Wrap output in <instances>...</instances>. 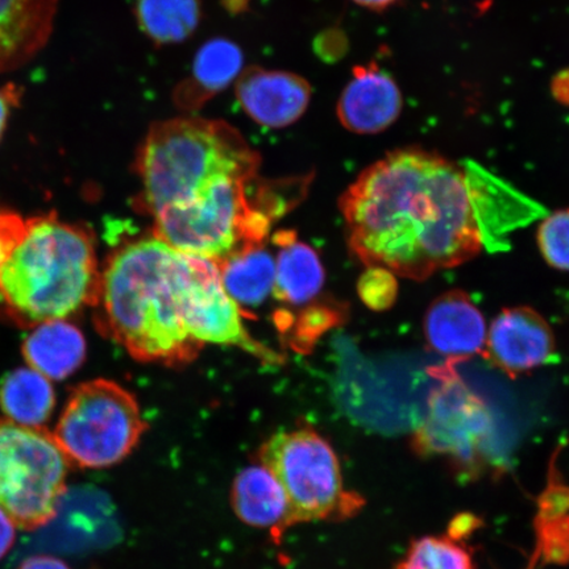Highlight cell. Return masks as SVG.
I'll list each match as a JSON object with an SVG mask.
<instances>
[{"label": "cell", "instance_id": "2e32d148", "mask_svg": "<svg viewBox=\"0 0 569 569\" xmlns=\"http://www.w3.org/2000/svg\"><path fill=\"white\" fill-rule=\"evenodd\" d=\"M244 67V56L234 42L212 39L199 48L191 73L174 91L177 107L196 111L212 97L237 82Z\"/></svg>", "mask_w": 569, "mask_h": 569}, {"label": "cell", "instance_id": "d4e9b609", "mask_svg": "<svg viewBox=\"0 0 569 569\" xmlns=\"http://www.w3.org/2000/svg\"><path fill=\"white\" fill-rule=\"evenodd\" d=\"M27 230V220L19 213L0 210V266L9 258L12 249L23 238Z\"/></svg>", "mask_w": 569, "mask_h": 569}, {"label": "cell", "instance_id": "277c9868", "mask_svg": "<svg viewBox=\"0 0 569 569\" xmlns=\"http://www.w3.org/2000/svg\"><path fill=\"white\" fill-rule=\"evenodd\" d=\"M260 156L237 128L180 117L149 128L138 151L140 203L149 216L204 193L223 178L258 177Z\"/></svg>", "mask_w": 569, "mask_h": 569}, {"label": "cell", "instance_id": "3957f363", "mask_svg": "<svg viewBox=\"0 0 569 569\" xmlns=\"http://www.w3.org/2000/svg\"><path fill=\"white\" fill-rule=\"evenodd\" d=\"M94 240L56 213L27 220V230L0 266V317L20 327L68 319L98 302Z\"/></svg>", "mask_w": 569, "mask_h": 569}, {"label": "cell", "instance_id": "9c48e42d", "mask_svg": "<svg viewBox=\"0 0 569 569\" xmlns=\"http://www.w3.org/2000/svg\"><path fill=\"white\" fill-rule=\"evenodd\" d=\"M455 365L447 361L432 372L438 386L427 400L415 447L419 452L451 460L462 471H475L488 458L493 421L487 405L462 382Z\"/></svg>", "mask_w": 569, "mask_h": 569}, {"label": "cell", "instance_id": "4fadbf2b", "mask_svg": "<svg viewBox=\"0 0 569 569\" xmlns=\"http://www.w3.org/2000/svg\"><path fill=\"white\" fill-rule=\"evenodd\" d=\"M338 118L348 131L371 134L387 130L402 110L393 78L376 66L356 67L338 101Z\"/></svg>", "mask_w": 569, "mask_h": 569}, {"label": "cell", "instance_id": "30bf717a", "mask_svg": "<svg viewBox=\"0 0 569 569\" xmlns=\"http://www.w3.org/2000/svg\"><path fill=\"white\" fill-rule=\"evenodd\" d=\"M234 92L241 110L254 123L273 130L298 122L312 96L310 83L303 77L260 67L241 71Z\"/></svg>", "mask_w": 569, "mask_h": 569}, {"label": "cell", "instance_id": "4316f807", "mask_svg": "<svg viewBox=\"0 0 569 569\" xmlns=\"http://www.w3.org/2000/svg\"><path fill=\"white\" fill-rule=\"evenodd\" d=\"M16 523L0 509V560L12 549L13 542H16Z\"/></svg>", "mask_w": 569, "mask_h": 569}, {"label": "cell", "instance_id": "6da1fadb", "mask_svg": "<svg viewBox=\"0 0 569 569\" xmlns=\"http://www.w3.org/2000/svg\"><path fill=\"white\" fill-rule=\"evenodd\" d=\"M516 191L478 163L400 149L365 170L340 199L351 252L367 267L423 281L478 256L501 232L496 208Z\"/></svg>", "mask_w": 569, "mask_h": 569}, {"label": "cell", "instance_id": "9a60e30c", "mask_svg": "<svg viewBox=\"0 0 569 569\" xmlns=\"http://www.w3.org/2000/svg\"><path fill=\"white\" fill-rule=\"evenodd\" d=\"M231 500L234 515L251 528L268 530L273 538L290 528L287 496L274 475L260 462L237 475Z\"/></svg>", "mask_w": 569, "mask_h": 569}, {"label": "cell", "instance_id": "e0dca14e", "mask_svg": "<svg viewBox=\"0 0 569 569\" xmlns=\"http://www.w3.org/2000/svg\"><path fill=\"white\" fill-rule=\"evenodd\" d=\"M27 365L48 380L67 379L87 358V340L67 319L36 326L23 345Z\"/></svg>", "mask_w": 569, "mask_h": 569}, {"label": "cell", "instance_id": "5bb4252c", "mask_svg": "<svg viewBox=\"0 0 569 569\" xmlns=\"http://www.w3.org/2000/svg\"><path fill=\"white\" fill-rule=\"evenodd\" d=\"M59 0H0V74L30 62L51 39Z\"/></svg>", "mask_w": 569, "mask_h": 569}, {"label": "cell", "instance_id": "8fae6325", "mask_svg": "<svg viewBox=\"0 0 569 569\" xmlns=\"http://www.w3.org/2000/svg\"><path fill=\"white\" fill-rule=\"evenodd\" d=\"M487 356L510 376L546 365L555 352L549 323L530 308L503 310L488 331Z\"/></svg>", "mask_w": 569, "mask_h": 569}, {"label": "cell", "instance_id": "ba28073f", "mask_svg": "<svg viewBox=\"0 0 569 569\" xmlns=\"http://www.w3.org/2000/svg\"><path fill=\"white\" fill-rule=\"evenodd\" d=\"M70 462L46 427L0 418V509L17 528H42L59 513Z\"/></svg>", "mask_w": 569, "mask_h": 569}, {"label": "cell", "instance_id": "603a6c76", "mask_svg": "<svg viewBox=\"0 0 569 569\" xmlns=\"http://www.w3.org/2000/svg\"><path fill=\"white\" fill-rule=\"evenodd\" d=\"M538 244L551 267L569 272V210L553 212L540 224Z\"/></svg>", "mask_w": 569, "mask_h": 569}, {"label": "cell", "instance_id": "ffe728a7", "mask_svg": "<svg viewBox=\"0 0 569 569\" xmlns=\"http://www.w3.org/2000/svg\"><path fill=\"white\" fill-rule=\"evenodd\" d=\"M56 395L51 383L32 368H20L0 383V409L10 421L44 427L51 418Z\"/></svg>", "mask_w": 569, "mask_h": 569}, {"label": "cell", "instance_id": "484cf974", "mask_svg": "<svg viewBox=\"0 0 569 569\" xmlns=\"http://www.w3.org/2000/svg\"><path fill=\"white\" fill-rule=\"evenodd\" d=\"M23 98V90L16 83H6L0 88V141L9 127L12 112L18 109Z\"/></svg>", "mask_w": 569, "mask_h": 569}, {"label": "cell", "instance_id": "44dd1931", "mask_svg": "<svg viewBox=\"0 0 569 569\" xmlns=\"http://www.w3.org/2000/svg\"><path fill=\"white\" fill-rule=\"evenodd\" d=\"M140 30L159 46L188 40L201 21L199 0H138Z\"/></svg>", "mask_w": 569, "mask_h": 569}, {"label": "cell", "instance_id": "7c38bea8", "mask_svg": "<svg viewBox=\"0 0 569 569\" xmlns=\"http://www.w3.org/2000/svg\"><path fill=\"white\" fill-rule=\"evenodd\" d=\"M423 330L431 350L448 361L458 362L486 351V319L462 291H448L437 298L426 312Z\"/></svg>", "mask_w": 569, "mask_h": 569}, {"label": "cell", "instance_id": "f546056e", "mask_svg": "<svg viewBox=\"0 0 569 569\" xmlns=\"http://www.w3.org/2000/svg\"><path fill=\"white\" fill-rule=\"evenodd\" d=\"M353 2L366 7V9L383 10L387 9V7L390 4L397 2V0H353Z\"/></svg>", "mask_w": 569, "mask_h": 569}, {"label": "cell", "instance_id": "ac0fdd59", "mask_svg": "<svg viewBox=\"0 0 569 569\" xmlns=\"http://www.w3.org/2000/svg\"><path fill=\"white\" fill-rule=\"evenodd\" d=\"M274 241L280 248L276 259L274 296L293 306L315 300L326 279L318 253L297 240L293 232L277 233Z\"/></svg>", "mask_w": 569, "mask_h": 569}, {"label": "cell", "instance_id": "7402d4cb", "mask_svg": "<svg viewBox=\"0 0 569 569\" xmlns=\"http://www.w3.org/2000/svg\"><path fill=\"white\" fill-rule=\"evenodd\" d=\"M400 569H475L471 557L453 540L423 538L412 545Z\"/></svg>", "mask_w": 569, "mask_h": 569}, {"label": "cell", "instance_id": "7a4b0ae2", "mask_svg": "<svg viewBox=\"0 0 569 569\" xmlns=\"http://www.w3.org/2000/svg\"><path fill=\"white\" fill-rule=\"evenodd\" d=\"M198 258L154 234L119 247L101 272L98 329L138 360L178 366L196 359L203 346L187 320Z\"/></svg>", "mask_w": 569, "mask_h": 569}, {"label": "cell", "instance_id": "d6986e66", "mask_svg": "<svg viewBox=\"0 0 569 569\" xmlns=\"http://www.w3.org/2000/svg\"><path fill=\"white\" fill-rule=\"evenodd\" d=\"M223 287L239 308H258L273 293L276 259L264 247L243 249L220 262Z\"/></svg>", "mask_w": 569, "mask_h": 569}, {"label": "cell", "instance_id": "8992f818", "mask_svg": "<svg viewBox=\"0 0 569 569\" xmlns=\"http://www.w3.org/2000/svg\"><path fill=\"white\" fill-rule=\"evenodd\" d=\"M146 430L130 391L109 380H92L71 391L52 436L70 466L102 469L130 457Z\"/></svg>", "mask_w": 569, "mask_h": 569}, {"label": "cell", "instance_id": "5b68a950", "mask_svg": "<svg viewBox=\"0 0 569 569\" xmlns=\"http://www.w3.org/2000/svg\"><path fill=\"white\" fill-rule=\"evenodd\" d=\"M256 178L229 177L201 196L154 213V237L182 253L223 262L249 247L261 246L269 213L249 197Z\"/></svg>", "mask_w": 569, "mask_h": 569}, {"label": "cell", "instance_id": "cb8c5ba5", "mask_svg": "<svg viewBox=\"0 0 569 569\" xmlns=\"http://www.w3.org/2000/svg\"><path fill=\"white\" fill-rule=\"evenodd\" d=\"M359 296L369 309L376 311L388 310L393 306L398 295L396 274L387 268L368 267L360 277L358 284Z\"/></svg>", "mask_w": 569, "mask_h": 569}, {"label": "cell", "instance_id": "83f0119b", "mask_svg": "<svg viewBox=\"0 0 569 569\" xmlns=\"http://www.w3.org/2000/svg\"><path fill=\"white\" fill-rule=\"evenodd\" d=\"M18 569H70L62 560L40 555L23 561Z\"/></svg>", "mask_w": 569, "mask_h": 569}, {"label": "cell", "instance_id": "52a82bcc", "mask_svg": "<svg viewBox=\"0 0 569 569\" xmlns=\"http://www.w3.org/2000/svg\"><path fill=\"white\" fill-rule=\"evenodd\" d=\"M289 505V526L329 521L355 513L360 498L347 492L336 451L309 427L274 433L259 451Z\"/></svg>", "mask_w": 569, "mask_h": 569}, {"label": "cell", "instance_id": "f1b7e54d", "mask_svg": "<svg viewBox=\"0 0 569 569\" xmlns=\"http://www.w3.org/2000/svg\"><path fill=\"white\" fill-rule=\"evenodd\" d=\"M552 90L555 97H557L561 103H569V71L568 73L558 76L552 84Z\"/></svg>", "mask_w": 569, "mask_h": 569}]
</instances>
